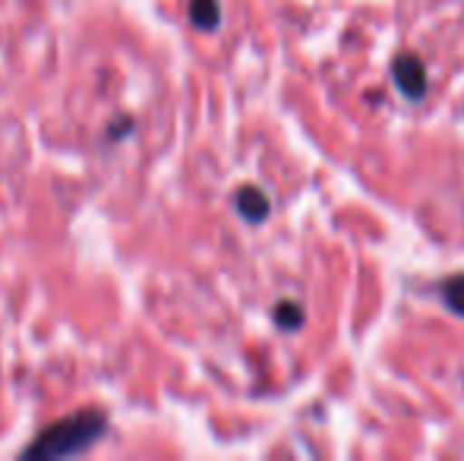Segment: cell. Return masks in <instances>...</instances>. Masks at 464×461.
<instances>
[{
  "mask_svg": "<svg viewBox=\"0 0 464 461\" xmlns=\"http://www.w3.org/2000/svg\"><path fill=\"white\" fill-rule=\"evenodd\" d=\"M108 420L98 411H82L73 418L61 420V424L48 427L29 449L23 452L25 458H67V456H80L89 446L98 443V437L104 433Z\"/></svg>",
  "mask_w": 464,
  "mask_h": 461,
  "instance_id": "cell-1",
  "label": "cell"
},
{
  "mask_svg": "<svg viewBox=\"0 0 464 461\" xmlns=\"http://www.w3.org/2000/svg\"><path fill=\"white\" fill-rule=\"evenodd\" d=\"M392 80H395V86L401 89L404 99L417 101L427 95V70H423V63L417 61L414 54L395 57V63H392Z\"/></svg>",
  "mask_w": 464,
  "mask_h": 461,
  "instance_id": "cell-2",
  "label": "cell"
},
{
  "mask_svg": "<svg viewBox=\"0 0 464 461\" xmlns=\"http://www.w3.org/2000/svg\"><path fill=\"white\" fill-rule=\"evenodd\" d=\"M234 206H237L240 218H246V222L259 225L269 218V197H266L259 187H240L237 193H234Z\"/></svg>",
  "mask_w": 464,
  "mask_h": 461,
  "instance_id": "cell-3",
  "label": "cell"
},
{
  "mask_svg": "<svg viewBox=\"0 0 464 461\" xmlns=\"http://www.w3.org/2000/svg\"><path fill=\"white\" fill-rule=\"evenodd\" d=\"M189 19L196 29L212 32L221 23V4L218 0H189Z\"/></svg>",
  "mask_w": 464,
  "mask_h": 461,
  "instance_id": "cell-4",
  "label": "cell"
},
{
  "mask_svg": "<svg viewBox=\"0 0 464 461\" xmlns=\"http://www.w3.org/2000/svg\"><path fill=\"white\" fill-rule=\"evenodd\" d=\"M276 322L285 332H297V329L304 326V307L294 301H281L276 310Z\"/></svg>",
  "mask_w": 464,
  "mask_h": 461,
  "instance_id": "cell-5",
  "label": "cell"
},
{
  "mask_svg": "<svg viewBox=\"0 0 464 461\" xmlns=\"http://www.w3.org/2000/svg\"><path fill=\"white\" fill-rule=\"evenodd\" d=\"M442 301H446V307L452 310V313L464 316V275L449 278L446 288H442Z\"/></svg>",
  "mask_w": 464,
  "mask_h": 461,
  "instance_id": "cell-6",
  "label": "cell"
}]
</instances>
